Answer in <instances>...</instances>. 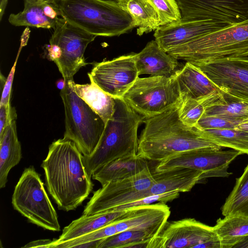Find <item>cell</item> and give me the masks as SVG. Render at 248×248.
I'll return each instance as SVG.
<instances>
[{
    "mask_svg": "<svg viewBox=\"0 0 248 248\" xmlns=\"http://www.w3.org/2000/svg\"><path fill=\"white\" fill-rule=\"evenodd\" d=\"M135 208L136 207H133L121 211H109L92 215H82L63 228L59 238L54 239L53 248L54 245L58 243L77 238L118 221L133 213Z\"/></svg>",
    "mask_w": 248,
    "mask_h": 248,
    "instance_id": "cell-20",
    "label": "cell"
},
{
    "mask_svg": "<svg viewBox=\"0 0 248 248\" xmlns=\"http://www.w3.org/2000/svg\"><path fill=\"white\" fill-rule=\"evenodd\" d=\"M122 99L147 119L179 105L182 96L173 74L171 76L138 77Z\"/></svg>",
    "mask_w": 248,
    "mask_h": 248,
    "instance_id": "cell-8",
    "label": "cell"
},
{
    "mask_svg": "<svg viewBox=\"0 0 248 248\" xmlns=\"http://www.w3.org/2000/svg\"><path fill=\"white\" fill-rule=\"evenodd\" d=\"M22 158L16 121H13L0 135V188L5 187L10 170Z\"/></svg>",
    "mask_w": 248,
    "mask_h": 248,
    "instance_id": "cell-23",
    "label": "cell"
},
{
    "mask_svg": "<svg viewBox=\"0 0 248 248\" xmlns=\"http://www.w3.org/2000/svg\"><path fill=\"white\" fill-rule=\"evenodd\" d=\"M151 239L143 231L127 230L102 239L97 248H147Z\"/></svg>",
    "mask_w": 248,
    "mask_h": 248,
    "instance_id": "cell-31",
    "label": "cell"
},
{
    "mask_svg": "<svg viewBox=\"0 0 248 248\" xmlns=\"http://www.w3.org/2000/svg\"><path fill=\"white\" fill-rule=\"evenodd\" d=\"M12 203L14 208L30 222L45 230H61L57 212L40 174L33 166L25 168L23 171L15 187Z\"/></svg>",
    "mask_w": 248,
    "mask_h": 248,
    "instance_id": "cell-7",
    "label": "cell"
},
{
    "mask_svg": "<svg viewBox=\"0 0 248 248\" xmlns=\"http://www.w3.org/2000/svg\"><path fill=\"white\" fill-rule=\"evenodd\" d=\"M221 248L214 227L194 218L166 223L160 232L149 242L147 248Z\"/></svg>",
    "mask_w": 248,
    "mask_h": 248,
    "instance_id": "cell-10",
    "label": "cell"
},
{
    "mask_svg": "<svg viewBox=\"0 0 248 248\" xmlns=\"http://www.w3.org/2000/svg\"><path fill=\"white\" fill-rule=\"evenodd\" d=\"M8 3V0H0V20L2 19Z\"/></svg>",
    "mask_w": 248,
    "mask_h": 248,
    "instance_id": "cell-38",
    "label": "cell"
},
{
    "mask_svg": "<svg viewBox=\"0 0 248 248\" xmlns=\"http://www.w3.org/2000/svg\"><path fill=\"white\" fill-rule=\"evenodd\" d=\"M149 166L148 160L137 154L111 161L95 171L92 177L102 186L111 181L135 175Z\"/></svg>",
    "mask_w": 248,
    "mask_h": 248,
    "instance_id": "cell-22",
    "label": "cell"
},
{
    "mask_svg": "<svg viewBox=\"0 0 248 248\" xmlns=\"http://www.w3.org/2000/svg\"><path fill=\"white\" fill-rule=\"evenodd\" d=\"M155 182L149 166L133 176L109 182L93 192V196L84 207L83 215H91L98 207L117 197L145 190Z\"/></svg>",
    "mask_w": 248,
    "mask_h": 248,
    "instance_id": "cell-17",
    "label": "cell"
},
{
    "mask_svg": "<svg viewBox=\"0 0 248 248\" xmlns=\"http://www.w3.org/2000/svg\"><path fill=\"white\" fill-rule=\"evenodd\" d=\"M74 79L65 80L60 95L65 115L63 138L75 143L84 156H90L97 147L106 124L102 118L76 93Z\"/></svg>",
    "mask_w": 248,
    "mask_h": 248,
    "instance_id": "cell-6",
    "label": "cell"
},
{
    "mask_svg": "<svg viewBox=\"0 0 248 248\" xmlns=\"http://www.w3.org/2000/svg\"><path fill=\"white\" fill-rule=\"evenodd\" d=\"M112 0L116 1L118 2V1H121L122 0Z\"/></svg>",
    "mask_w": 248,
    "mask_h": 248,
    "instance_id": "cell-40",
    "label": "cell"
},
{
    "mask_svg": "<svg viewBox=\"0 0 248 248\" xmlns=\"http://www.w3.org/2000/svg\"><path fill=\"white\" fill-rule=\"evenodd\" d=\"M197 129L205 138L218 146L248 154V131L235 128Z\"/></svg>",
    "mask_w": 248,
    "mask_h": 248,
    "instance_id": "cell-27",
    "label": "cell"
},
{
    "mask_svg": "<svg viewBox=\"0 0 248 248\" xmlns=\"http://www.w3.org/2000/svg\"><path fill=\"white\" fill-rule=\"evenodd\" d=\"M136 53H132L93 64L89 79L114 98L122 99L139 77Z\"/></svg>",
    "mask_w": 248,
    "mask_h": 248,
    "instance_id": "cell-13",
    "label": "cell"
},
{
    "mask_svg": "<svg viewBox=\"0 0 248 248\" xmlns=\"http://www.w3.org/2000/svg\"><path fill=\"white\" fill-rule=\"evenodd\" d=\"M64 20L60 10L47 0H24L23 11L11 14L8 21L15 26L54 29Z\"/></svg>",
    "mask_w": 248,
    "mask_h": 248,
    "instance_id": "cell-18",
    "label": "cell"
},
{
    "mask_svg": "<svg viewBox=\"0 0 248 248\" xmlns=\"http://www.w3.org/2000/svg\"><path fill=\"white\" fill-rule=\"evenodd\" d=\"M222 95L220 100L205 108L203 114L235 120L248 119V102L223 93Z\"/></svg>",
    "mask_w": 248,
    "mask_h": 248,
    "instance_id": "cell-30",
    "label": "cell"
},
{
    "mask_svg": "<svg viewBox=\"0 0 248 248\" xmlns=\"http://www.w3.org/2000/svg\"><path fill=\"white\" fill-rule=\"evenodd\" d=\"M223 97L221 92L215 91L198 100L182 97L178 114L180 120L186 125L195 127L209 106L217 103Z\"/></svg>",
    "mask_w": 248,
    "mask_h": 248,
    "instance_id": "cell-28",
    "label": "cell"
},
{
    "mask_svg": "<svg viewBox=\"0 0 248 248\" xmlns=\"http://www.w3.org/2000/svg\"><path fill=\"white\" fill-rule=\"evenodd\" d=\"M57 85L59 89H61V90H62L65 85V80L64 79L59 81L57 84Z\"/></svg>",
    "mask_w": 248,
    "mask_h": 248,
    "instance_id": "cell-39",
    "label": "cell"
},
{
    "mask_svg": "<svg viewBox=\"0 0 248 248\" xmlns=\"http://www.w3.org/2000/svg\"><path fill=\"white\" fill-rule=\"evenodd\" d=\"M191 63L200 68L222 93L248 102V57Z\"/></svg>",
    "mask_w": 248,
    "mask_h": 248,
    "instance_id": "cell-12",
    "label": "cell"
},
{
    "mask_svg": "<svg viewBox=\"0 0 248 248\" xmlns=\"http://www.w3.org/2000/svg\"><path fill=\"white\" fill-rule=\"evenodd\" d=\"M174 75L182 97L198 100L214 92H221L200 68L190 62H186Z\"/></svg>",
    "mask_w": 248,
    "mask_h": 248,
    "instance_id": "cell-21",
    "label": "cell"
},
{
    "mask_svg": "<svg viewBox=\"0 0 248 248\" xmlns=\"http://www.w3.org/2000/svg\"><path fill=\"white\" fill-rule=\"evenodd\" d=\"M179 105L145 119V127L139 139V156L159 162L187 151L220 146L205 138L196 127L182 122L178 114Z\"/></svg>",
    "mask_w": 248,
    "mask_h": 248,
    "instance_id": "cell-2",
    "label": "cell"
},
{
    "mask_svg": "<svg viewBox=\"0 0 248 248\" xmlns=\"http://www.w3.org/2000/svg\"><path fill=\"white\" fill-rule=\"evenodd\" d=\"M16 117V110L11 104L0 106V135Z\"/></svg>",
    "mask_w": 248,
    "mask_h": 248,
    "instance_id": "cell-35",
    "label": "cell"
},
{
    "mask_svg": "<svg viewBox=\"0 0 248 248\" xmlns=\"http://www.w3.org/2000/svg\"><path fill=\"white\" fill-rule=\"evenodd\" d=\"M159 15L161 26L178 21L182 18L176 0H149Z\"/></svg>",
    "mask_w": 248,
    "mask_h": 248,
    "instance_id": "cell-33",
    "label": "cell"
},
{
    "mask_svg": "<svg viewBox=\"0 0 248 248\" xmlns=\"http://www.w3.org/2000/svg\"><path fill=\"white\" fill-rule=\"evenodd\" d=\"M227 27L211 21H187L181 19L160 26L154 37L159 46L166 52L203 35Z\"/></svg>",
    "mask_w": 248,
    "mask_h": 248,
    "instance_id": "cell-15",
    "label": "cell"
},
{
    "mask_svg": "<svg viewBox=\"0 0 248 248\" xmlns=\"http://www.w3.org/2000/svg\"><path fill=\"white\" fill-rule=\"evenodd\" d=\"M96 37L65 19L54 29L49 44L57 45L61 50L55 63L64 80L74 79V75L88 64L84 54Z\"/></svg>",
    "mask_w": 248,
    "mask_h": 248,
    "instance_id": "cell-11",
    "label": "cell"
},
{
    "mask_svg": "<svg viewBox=\"0 0 248 248\" xmlns=\"http://www.w3.org/2000/svg\"><path fill=\"white\" fill-rule=\"evenodd\" d=\"M177 60L201 62L248 56V18L199 37L167 52Z\"/></svg>",
    "mask_w": 248,
    "mask_h": 248,
    "instance_id": "cell-5",
    "label": "cell"
},
{
    "mask_svg": "<svg viewBox=\"0 0 248 248\" xmlns=\"http://www.w3.org/2000/svg\"><path fill=\"white\" fill-rule=\"evenodd\" d=\"M54 239H41L31 241L22 248H53Z\"/></svg>",
    "mask_w": 248,
    "mask_h": 248,
    "instance_id": "cell-37",
    "label": "cell"
},
{
    "mask_svg": "<svg viewBox=\"0 0 248 248\" xmlns=\"http://www.w3.org/2000/svg\"><path fill=\"white\" fill-rule=\"evenodd\" d=\"M179 196V192L176 191L169 192L160 195L150 196L122 204L113 208L109 211L124 210L133 207L152 204L156 202L166 203L167 202H171L177 198Z\"/></svg>",
    "mask_w": 248,
    "mask_h": 248,
    "instance_id": "cell-34",
    "label": "cell"
},
{
    "mask_svg": "<svg viewBox=\"0 0 248 248\" xmlns=\"http://www.w3.org/2000/svg\"><path fill=\"white\" fill-rule=\"evenodd\" d=\"M221 248H232L242 238L248 235V217L228 216L219 218L214 226Z\"/></svg>",
    "mask_w": 248,
    "mask_h": 248,
    "instance_id": "cell-26",
    "label": "cell"
},
{
    "mask_svg": "<svg viewBox=\"0 0 248 248\" xmlns=\"http://www.w3.org/2000/svg\"><path fill=\"white\" fill-rule=\"evenodd\" d=\"M223 216L248 217V164L221 208Z\"/></svg>",
    "mask_w": 248,
    "mask_h": 248,
    "instance_id": "cell-29",
    "label": "cell"
},
{
    "mask_svg": "<svg viewBox=\"0 0 248 248\" xmlns=\"http://www.w3.org/2000/svg\"><path fill=\"white\" fill-rule=\"evenodd\" d=\"M121 7L131 16L137 33L142 35L156 30L160 26L159 15L149 0H122Z\"/></svg>",
    "mask_w": 248,
    "mask_h": 248,
    "instance_id": "cell-25",
    "label": "cell"
},
{
    "mask_svg": "<svg viewBox=\"0 0 248 248\" xmlns=\"http://www.w3.org/2000/svg\"><path fill=\"white\" fill-rule=\"evenodd\" d=\"M155 182L145 190L124 194L113 198L101 205L98 213L109 211L113 208L144 197L171 191L188 192L200 181L201 171L189 168H177L160 172L153 171Z\"/></svg>",
    "mask_w": 248,
    "mask_h": 248,
    "instance_id": "cell-14",
    "label": "cell"
},
{
    "mask_svg": "<svg viewBox=\"0 0 248 248\" xmlns=\"http://www.w3.org/2000/svg\"><path fill=\"white\" fill-rule=\"evenodd\" d=\"M115 99V112L106 124L97 147L91 156L83 157L91 177L98 169L113 160L138 154V129L145 118L123 99Z\"/></svg>",
    "mask_w": 248,
    "mask_h": 248,
    "instance_id": "cell-3",
    "label": "cell"
},
{
    "mask_svg": "<svg viewBox=\"0 0 248 248\" xmlns=\"http://www.w3.org/2000/svg\"><path fill=\"white\" fill-rule=\"evenodd\" d=\"M170 207L165 203L136 206L133 213L114 223L117 233L127 230L141 231L152 238L164 228L170 215Z\"/></svg>",
    "mask_w": 248,
    "mask_h": 248,
    "instance_id": "cell-16",
    "label": "cell"
},
{
    "mask_svg": "<svg viewBox=\"0 0 248 248\" xmlns=\"http://www.w3.org/2000/svg\"><path fill=\"white\" fill-rule=\"evenodd\" d=\"M63 18L96 36H119L134 27L130 15L112 0H47Z\"/></svg>",
    "mask_w": 248,
    "mask_h": 248,
    "instance_id": "cell-4",
    "label": "cell"
},
{
    "mask_svg": "<svg viewBox=\"0 0 248 248\" xmlns=\"http://www.w3.org/2000/svg\"><path fill=\"white\" fill-rule=\"evenodd\" d=\"M83 157L75 143L64 138L49 146L41 167L47 190L60 210L68 212L76 209L93 189L94 185Z\"/></svg>",
    "mask_w": 248,
    "mask_h": 248,
    "instance_id": "cell-1",
    "label": "cell"
},
{
    "mask_svg": "<svg viewBox=\"0 0 248 248\" xmlns=\"http://www.w3.org/2000/svg\"><path fill=\"white\" fill-rule=\"evenodd\" d=\"M222 147L201 148L182 152L158 162L155 171L189 168L202 172L201 180L209 177H227L230 163L242 154L235 150L223 151Z\"/></svg>",
    "mask_w": 248,
    "mask_h": 248,
    "instance_id": "cell-9",
    "label": "cell"
},
{
    "mask_svg": "<svg viewBox=\"0 0 248 248\" xmlns=\"http://www.w3.org/2000/svg\"><path fill=\"white\" fill-rule=\"evenodd\" d=\"M85 84L73 83L77 95L96 113L106 124L112 117L115 109V99L98 86L92 79Z\"/></svg>",
    "mask_w": 248,
    "mask_h": 248,
    "instance_id": "cell-24",
    "label": "cell"
},
{
    "mask_svg": "<svg viewBox=\"0 0 248 248\" xmlns=\"http://www.w3.org/2000/svg\"><path fill=\"white\" fill-rule=\"evenodd\" d=\"M195 127L200 129L235 128L248 132V119L235 120L203 114Z\"/></svg>",
    "mask_w": 248,
    "mask_h": 248,
    "instance_id": "cell-32",
    "label": "cell"
},
{
    "mask_svg": "<svg viewBox=\"0 0 248 248\" xmlns=\"http://www.w3.org/2000/svg\"><path fill=\"white\" fill-rule=\"evenodd\" d=\"M177 60L162 49L155 40L148 42L136 56L139 76H171L177 71Z\"/></svg>",
    "mask_w": 248,
    "mask_h": 248,
    "instance_id": "cell-19",
    "label": "cell"
},
{
    "mask_svg": "<svg viewBox=\"0 0 248 248\" xmlns=\"http://www.w3.org/2000/svg\"><path fill=\"white\" fill-rule=\"evenodd\" d=\"M18 57V55L17 56L16 61L10 72L6 81L3 84V89L1 90L2 93L0 106L11 104L12 87Z\"/></svg>",
    "mask_w": 248,
    "mask_h": 248,
    "instance_id": "cell-36",
    "label": "cell"
}]
</instances>
